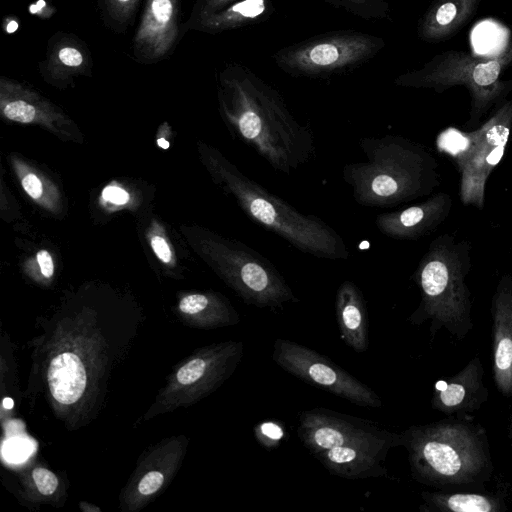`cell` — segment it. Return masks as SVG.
Here are the masks:
<instances>
[{
	"label": "cell",
	"mask_w": 512,
	"mask_h": 512,
	"mask_svg": "<svg viewBox=\"0 0 512 512\" xmlns=\"http://www.w3.org/2000/svg\"><path fill=\"white\" fill-rule=\"evenodd\" d=\"M224 114L235 134L276 172L291 175L315 157L313 131L282 95L252 70L229 65L220 75Z\"/></svg>",
	"instance_id": "1"
},
{
	"label": "cell",
	"mask_w": 512,
	"mask_h": 512,
	"mask_svg": "<svg viewBox=\"0 0 512 512\" xmlns=\"http://www.w3.org/2000/svg\"><path fill=\"white\" fill-rule=\"evenodd\" d=\"M401 434L411 475L426 486L481 489L493 476L488 433L471 414L413 425Z\"/></svg>",
	"instance_id": "2"
},
{
	"label": "cell",
	"mask_w": 512,
	"mask_h": 512,
	"mask_svg": "<svg viewBox=\"0 0 512 512\" xmlns=\"http://www.w3.org/2000/svg\"><path fill=\"white\" fill-rule=\"evenodd\" d=\"M365 161L348 163L342 177L359 205L392 208L432 195L441 184L439 162L423 144L401 135L362 137Z\"/></svg>",
	"instance_id": "3"
},
{
	"label": "cell",
	"mask_w": 512,
	"mask_h": 512,
	"mask_svg": "<svg viewBox=\"0 0 512 512\" xmlns=\"http://www.w3.org/2000/svg\"><path fill=\"white\" fill-rule=\"evenodd\" d=\"M471 248L467 239L444 233L431 241L412 274L421 299L408 320L413 325L429 323L431 338L445 330L462 340L474 328L466 281L472 268Z\"/></svg>",
	"instance_id": "4"
},
{
	"label": "cell",
	"mask_w": 512,
	"mask_h": 512,
	"mask_svg": "<svg viewBox=\"0 0 512 512\" xmlns=\"http://www.w3.org/2000/svg\"><path fill=\"white\" fill-rule=\"evenodd\" d=\"M511 69L512 25L504 49L497 55L444 51L421 68L400 74L394 83L399 87L430 89L437 93L457 86L465 87L470 95V111L464 130L471 131L512 91V77H505Z\"/></svg>",
	"instance_id": "5"
},
{
	"label": "cell",
	"mask_w": 512,
	"mask_h": 512,
	"mask_svg": "<svg viewBox=\"0 0 512 512\" xmlns=\"http://www.w3.org/2000/svg\"><path fill=\"white\" fill-rule=\"evenodd\" d=\"M221 164L226 188L251 221L316 258H349L350 252L342 236L323 219L297 210L234 165L225 161Z\"/></svg>",
	"instance_id": "6"
},
{
	"label": "cell",
	"mask_w": 512,
	"mask_h": 512,
	"mask_svg": "<svg viewBox=\"0 0 512 512\" xmlns=\"http://www.w3.org/2000/svg\"><path fill=\"white\" fill-rule=\"evenodd\" d=\"M511 131L512 99H506L476 129L449 127L438 134V150L453 160L459 172L463 205L483 209L487 180L503 158Z\"/></svg>",
	"instance_id": "7"
},
{
	"label": "cell",
	"mask_w": 512,
	"mask_h": 512,
	"mask_svg": "<svg viewBox=\"0 0 512 512\" xmlns=\"http://www.w3.org/2000/svg\"><path fill=\"white\" fill-rule=\"evenodd\" d=\"M385 46L382 38L355 30L323 33L281 48L275 64L294 77L329 78L366 63Z\"/></svg>",
	"instance_id": "8"
},
{
	"label": "cell",
	"mask_w": 512,
	"mask_h": 512,
	"mask_svg": "<svg viewBox=\"0 0 512 512\" xmlns=\"http://www.w3.org/2000/svg\"><path fill=\"white\" fill-rule=\"evenodd\" d=\"M272 357L279 367L308 384L358 406H382L380 398L366 384L302 344L279 338L274 342Z\"/></svg>",
	"instance_id": "9"
},
{
	"label": "cell",
	"mask_w": 512,
	"mask_h": 512,
	"mask_svg": "<svg viewBox=\"0 0 512 512\" xmlns=\"http://www.w3.org/2000/svg\"><path fill=\"white\" fill-rule=\"evenodd\" d=\"M297 434L311 453L344 446L389 451L402 446V434L382 429L370 421L324 408L300 413Z\"/></svg>",
	"instance_id": "10"
},
{
	"label": "cell",
	"mask_w": 512,
	"mask_h": 512,
	"mask_svg": "<svg viewBox=\"0 0 512 512\" xmlns=\"http://www.w3.org/2000/svg\"><path fill=\"white\" fill-rule=\"evenodd\" d=\"M484 366L479 356L471 358L455 375L435 382L431 406L445 416H460L478 411L488 401Z\"/></svg>",
	"instance_id": "11"
},
{
	"label": "cell",
	"mask_w": 512,
	"mask_h": 512,
	"mask_svg": "<svg viewBox=\"0 0 512 512\" xmlns=\"http://www.w3.org/2000/svg\"><path fill=\"white\" fill-rule=\"evenodd\" d=\"M452 197L445 192L401 210L378 214L377 229L386 237L397 240H418L433 233L449 216Z\"/></svg>",
	"instance_id": "12"
},
{
	"label": "cell",
	"mask_w": 512,
	"mask_h": 512,
	"mask_svg": "<svg viewBox=\"0 0 512 512\" xmlns=\"http://www.w3.org/2000/svg\"><path fill=\"white\" fill-rule=\"evenodd\" d=\"M492 374L494 385L512 397V275L501 276L491 299Z\"/></svg>",
	"instance_id": "13"
},
{
	"label": "cell",
	"mask_w": 512,
	"mask_h": 512,
	"mask_svg": "<svg viewBox=\"0 0 512 512\" xmlns=\"http://www.w3.org/2000/svg\"><path fill=\"white\" fill-rule=\"evenodd\" d=\"M177 32V0H148L134 39L136 55L147 60L163 58Z\"/></svg>",
	"instance_id": "14"
},
{
	"label": "cell",
	"mask_w": 512,
	"mask_h": 512,
	"mask_svg": "<svg viewBox=\"0 0 512 512\" xmlns=\"http://www.w3.org/2000/svg\"><path fill=\"white\" fill-rule=\"evenodd\" d=\"M508 484L497 490H435L421 493L422 512H504L508 510Z\"/></svg>",
	"instance_id": "15"
},
{
	"label": "cell",
	"mask_w": 512,
	"mask_h": 512,
	"mask_svg": "<svg viewBox=\"0 0 512 512\" xmlns=\"http://www.w3.org/2000/svg\"><path fill=\"white\" fill-rule=\"evenodd\" d=\"M482 0H435L418 22V37L427 43L444 42L475 16Z\"/></svg>",
	"instance_id": "16"
},
{
	"label": "cell",
	"mask_w": 512,
	"mask_h": 512,
	"mask_svg": "<svg viewBox=\"0 0 512 512\" xmlns=\"http://www.w3.org/2000/svg\"><path fill=\"white\" fill-rule=\"evenodd\" d=\"M388 451L363 446H344L313 453L330 473L347 479L387 475L383 466Z\"/></svg>",
	"instance_id": "17"
},
{
	"label": "cell",
	"mask_w": 512,
	"mask_h": 512,
	"mask_svg": "<svg viewBox=\"0 0 512 512\" xmlns=\"http://www.w3.org/2000/svg\"><path fill=\"white\" fill-rule=\"evenodd\" d=\"M340 336L356 352L368 348V319L364 296L359 287L346 280L340 284L335 299Z\"/></svg>",
	"instance_id": "18"
},
{
	"label": "cell",
	"mask_w": 512,
	"mask_h": 512,
	"mask_svg": "<svg viewBox=\"0 0 512 512\" xmlns=\"http://www.w3.org/2000/svg\"><path fill=\"white\" fill-rule=\"evenodd\" d=\"M274 9L273 0H237L217 12L198 17L196 24L203 32L219 33L261 22Z\"/></svg>",
	"instance_id": "19"
},
{
	"label": "cell",
	"mask_w": 512,
	"mask_h": 512,
	"mask_svg": "<svg viewBox=\"0 0 512 512\" xmlns=\"http://www.w3.org/2000/svg\"><path fill=\"white\" fill-rule=\"evenodd\" d=\"M47 379L53 398L70 405L82 397L87 376L81 359L76 354L64 352L50 362Z\"/></svg>",
	"instance_id": "20"
},
{
	"label": "cell",
	"mask_w": 512,
	"mask_h": 512,
	"mask_svg": "<svg viewBox=\"0 0 512 512\" xmlns=\"http://www.w3.org/2000/svg\"><path fill=\"white\" fill-rule=\"evenodd\" d=\"M87 66L85 53L70 41L60 42L52 50L47 68L54 73L70 74Z\"/></svg>",
	"instance_id": "21"
},
{
	"label": "cell",
	"mask_w": 512,
	"mask_h": 512,
	"mask_svg": "<svg viewBox=\"0 0 512 512\" xmlns=\"http://www.w3.org/2000/svg\"><path fill=\"white\" fill-rule=\"evenodd\" d=\"M323 2L365 20L389 17L390 8L385 0H322Z\"/></svg>",
	"instance_id": "22"
},
{
	"label": "cell",
	"mask_w": 512,
	"mask_h": 512,
	"mask_svg": "<svg viewBox=\"0 0 512 512\" xmlns=\"http://www.w3.org/2000/svg\"><path fill=\"white\" fill-rule=\"evenodd\" d=\"M4 115L13 121L29 123L36 116V108L25 99H10L3 107Z\"/></svg>",
	"instance_id": "23"
},
{
	"label": "cell",
	"mask_w": 512,
	"mask_h": 512,
	"mask_svg": "<svg viewBox=\"0 0 512 512\" xmlns=\"http://www.w3.org/2000/svg\"><path fill=\"white\" fill-rule=\"evenodd\" d=\"M209 368L208 362L203 358H195L182 366L177 374V381L182 385H190L200 380Z\"/></svg>",
	"instance_id": "24"
},
{
	"label": "cell",
	"mask_w": 512,
	"mask_h": 512,
	"mask_svg": "<svg viewBox=\"0 0 512 512\" xmlns=\"http://www.w3.org/2000/svg\"><path fill=\"white\" fill-rule=\"evenodd\" d=\"M32 477L38 491L43 495H51L58 487L56 475L46 468H35Z\"/></svg>",
	"instance_id": "25"
},
{
	"label": "cell",
	"mask_w": 512,
	"mask_h": 512,
	"mask_svg": "<svg viewBox=\"0 0 512 512\" xmlns=\"http://www.w3.org/2000/svg\"><path fill=\"white\" fill-rule=\"evenodd\" d=\"M211 299L203 294H192L184 297L179 308L183 313L195 315L199 314L210 307Z\"/></svg>",
	"instance_id": "26"
},
{
	"label": "cell",
	"mask_w": 512,
	"mask_h": 512,
	"mask_svg": "<svg viewBox=\"0 0 512 512\" xmlns=\"http://www.w3.org/2000/svg\"><path fill=\"white\" fill-rule=\"evenodd\" d=\"M138 0H105L106 7L115 19L126 20L134 11Z\"/></svg>",
	"instance_id": "27"
},
{
	"label": "cell",
	"mask_w": 512,
	"mask_h": 512,
	"mask_svg": "<svg viewBox=\"0 0 512 512\" xmlns=\"http://www.w3.org/2000/svg\"><path fill=\"white\" fill-rule=\"evenodd\" d=\"M163 474L158 471L148 472L141 479L138 485V490L143 495H150L156 492L163 484Z\"/></svg>",
	"instance_id": "28"
},
{
	"label": "cell",
	"mask_w": 512,
	"mask_h": 512,
	"mask_svg": "<svg viewBox=\"0 0 512 512\" xmlns=\"http://www.w3.org/2000/svg\"><path fill=\"white\" fill-rule=\"evenodd\" d=\"M237 0H201L198 17L217 12Z\"/></svg>",
	"instance_id": "29"
},
{
	"label": "cell",
	"mask_w": 512,
	"mask_h": 512,
	"mask_svg": "<svg viewBox=\"0 0 512 512\" xmlns=\"http://www.w3.org/2000/svg\"><path fill=\"white\" fill-rule=\"evenodd\" d=\"M151 246L160 260L165 263L170 262L171 251L165 239L160 236H155L151 239Z\"/></svg>",
	"instance_id": "30"
},
{
	"label": "cell",
	"mask_w": 512,
	"mask_h": 512,
	"mask_svg": "<svg viewBox=\"0 0 512 512\" xmlns=\"http://www.w3.org/2000/svg\"><path fill=\"white\" fill-rule=\"evenodd\" d=\"M22 186L32 198H38L42 194L41 181L34 174L26 175L22 180Z\"/></svg>",
	"instance_id": "31"
},
{
	"label": "cell",
	"mask_w": 512,
	"mask_h": 512,
	"mask_svg": "<svg viewBox=\"0 0 512 512\" xmlns=\"http://www.w3.org/2000/svg\"><path fill=\"white\" fill-rule=\"evenodd\" d=\"M102 196L104 199L115 204H125L129 199V195L125 190L115 186L106 187L102 192Z\"/></svg>",
	"instance_id": "32"
},
{
	"label": "cell",
	"mask_w": 512,
	"mask_h": 512,
	"mask_svg": "<svg viewBox=\"0 0 512 512\" xmlns=\"http://www.w3.org/2000/svg\"><path fill=\"white\" fill-rule=\"evenodd\" d=\"M37 261L42 274L45 277L52 276L54 272V265L50 254L46 250H41L37 253Z\"/></svg>",
	"instance_id": "33"
},
{
	"label": "cell",
	"mask_w": 512,
	"mask_h": 512,
	"mask_svg": "<svg viewBox=\"0 0 512 512\" xmlns=\"http://www.w3.org/2000/svg\"><path fill=\"white\" fill-rule=\"evenodd\" d=\"M507 437L512 448V415L510 416L508 427H507Z\"/></svg>",
	"instance_id": "34"
},
{
	"label": "cell",
	"mask_w": 512,
	"mask_h": 512,
	"mask_svg": "<svg viewBox=\"0 0 512 512\" xmlns=\"http://www.w3.org/2000/svg\"><path fill=\"white\" fill-rule=\"evenodd\" d=\"M13 405H14V402L11 398L6 397L3 399V407L5 409H11V408H13Z\"/></svg>",
	"instance_id": "35"
},
{
	"label": "cell",
	"mask_w": 512,
	"mask_h": 512,
	"mask_svg": "<svg viewBox=\"0 0 512 512\" xmlns=\"http://www.w3.org/2000/svg\"><path fill=\"white\" fill-rule=\"evenodd\" d=\"M157 143L160 147H162L164 149H167L169 147V143L163 138L158 139Z\"/></svg>",
	"instance_id": "36"
}]
</instances>
